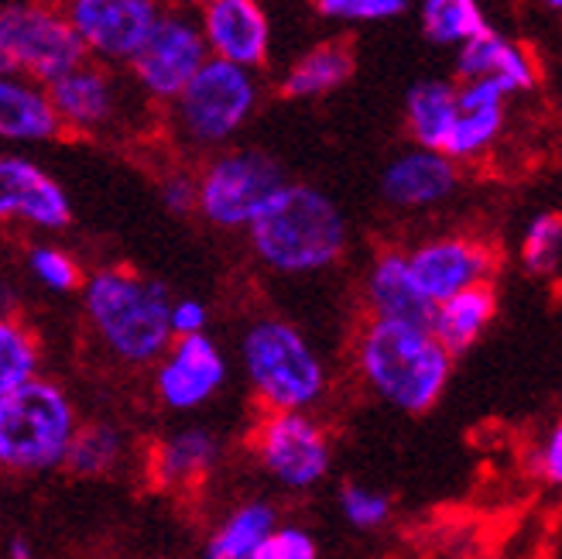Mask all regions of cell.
<instances>
[{
	"label": "cell",
	"instance_id": "cell-1",
	"mask_svg": "<svg viewBox=\"0 0 562 559\" xmlns=\"http://www.w3.org/2000/svg\"><path fill=\"white\" fill-rule=\"evenodd\" d=\"M255 261L274 275H316L347 250V216L308 182H281L244 227Z\"/></svg>",
	"mask_w": 562,
	"mask_h": 559
},
{
	"label": "cell",
	"instance_id": "cell-2",
	"mask_svg": "<svg viewBox=\"0 0 562 559\" xmlns=\"http://www.w3.org/2000/svg\"><path fill=\"white\" fill-rule=\"evenodd\" d=\"M79 302L100 347L127 368L155 365L172 344V289L161 278L140 275L127 265H103L82 278Z\"/></svg>",
	"mask_w": 562,
	"mask_h": 559
},
{
	"label": "cell",
	"instance_id": "cell-3",
	"mask_svg": "<svg viewBox=\"0 0 562 559\" xmlns=\"http://www.w3.org/2000/svg\"><path fill=\"white\" fill-rule=\"evenodd\" d=\"M357 368L374 395L418 415L439 402L453 371V357L429 326L371 316L357 337Z\"/></svg>",
	"mask_w": 562,
	"mask_h": 559
},
{
	"label": "cell",
	"instance_id": "cell-4",
	"mask_svg": "<svg viewBox=\"0 0 562 559\" xmlns=\"http://www.w3.org/2000/svg\"><path fill=\"white\" fill-rule=\"evenodd\" d=\"M261 103V79L223 59H206L182 93L168 103V134L186 152H220L247 127Z\"/></svg>",
	"mask_w": 562,
	"mask_h": 559
},
{
	"label": "cell",
	"instance_id": "cell-5",
	"mask_svg": "<svg viewBox=\"0 0 562 559\" xmlns=\"http://www.w3.org/2000/svg\"><path fill=\"white\" fill-rule=\"evenodd\" d=\"M240 360L250 388L268 412H305L326 391L319 354L281 316H261L244 329Z\"/></svg>",
	"mask_w": 562,
	"mask_h": 559
},
{
	"label": "cell",
	"instance_id": "cell-6",
	"mask_svg": "<svg viewBox=\"0 0 562 559\" xmlns=\"http://www.w3.org/2000/svg\"><path fill=\"white\" fill-rule=\"evenodd\" d=\"M76 426V409L66 388L38 374L27 378L0 395V467L14 473L59 467Z\"/></svg>",
	"mask_w": 562,
	"mask_h": 559
},
{
	"label": "cell",
	"instance_id": "cell-7",
	"mask_svg": "<svg viewBox=\"0 0 562 559\" xmlns=\"http://www.w3.org/2000/svg\"><path fill=\"white\" fill-rule=\"evenodd\" d=\"M281 182V161L261 148L210 152L195 172V213L216 231H244Z\"/></svg>",
	"mask_w": 562,
	"mask_h": 559
},
{
	"label": "cell",
	"instance_id": "cell-8",
	"mask_svg": "<svg viewBox=\"0 0 562 559\" xmlns=\"http://www.w3.org/2000/svg\"><path fill=\"white\" fill-rule=\"evenodd\" d=\"M82 59L87 52L55 0L0 4V76L52 82Z\"/></svg>",
	"mask_w": 562,
	"mask_h": 559
},
{
	"label": "cell",
	"instance_id": "cell-9",
	"mask_svg": "<svg viewBox=\"0 0 562 559\" xmlns=\"http://www.w3.org/2000/svg\"><path fill=\"white\" fill-rule=\"evenodd\" d=\"M206 59L210 52L200 32V18L186 8L165 4L158 24L131 55L124 72L131 87L151 107H168L182 93L186 82L203 69Z\"/></svg>",
	"mask_w": 562,
	"mask_h": 559
},
{
	"label": "cell",
	"instance_id": "cell-10",
	"mask_svg": "<svg viewBox=\"0 0 562 559\" xmlns=\"http://www.w3.org/2000/svg\"><path fill=\"white\" fill-rule=\"evenodd\" d=\"M45 90L55 118L63 124V134L106 137L124 124L127 97L134 87L114 66L82 59L72 69L59 72L52 82H45Z\"/></svg>",
	"mask_w": 562,
	"mask_h": 559
},
{
	"label": "cell",
	"instance_id": "cell-11",
	"mask_svg": "<svg viewBox=\"0 0 562 559\" xmlns=\"http://www.w3.org/2000/svg\"><path fill=\"white\" fill-rule=\"evenodd\" d=\"M87 59L124 69L158 24L165 0H55Z\"/></svg>",
	"mask_w": 562,
	"mask_h": 559
},
{
	"label": "cell",
	"instance_id": "cell-12",
	"mask_svg": "<svg viewBox=\"0 0 562 559\" xmlns=\"http://www.w3.org/2000/svg\"><path fill=\"white\" fill-rule=\"evenodd\" d=\"M8 223L38 234H59L72 223V203L63 182L18 152H0V227Z\"/></svg>",
	"mask_w": 562,
	"mask_h": 559
},
{
	"label": "cell",
	"instance_id": "cell-13",
	"mask_svg": "<svg viewBox=\"0 0 562 559\" xmlns=\"http://www.w3.org/2000/svg\"><path fill=\"white\" fill-rule=\"evenodd\" d=\"M255 446L268 473L285 488H313L329 470V439L305 412H268Z\"/></svg>",
	"mask_w": 562,
	"mask_h": 559
},
{
	"label": "cell",
	"instance_id": "cell-14",
	"mask_svg": "<svg viewBox=\"0 0 562 559\" xmlns=\"http://www.w3.org/2000/svg\"><path fill=\"white\" fill-rule=\"evenodd\" d=\"M223 381H227V360L206 333L172 337L155 360V391L165 409H200L223 388Z\"/></svg>",
	"mask_w": 562,
	"mask_h": 559
},
{
	"label": "cell",
	"instance_id": "cell-15",
	"mask_svg": "<svg viewBox=\"0 0 562 559\" xmlns=\"http://www.w3.org/2000/svg\"><path fill=\"white\" fill-rule=\"evenodd\" d=\"M415 286L432 305L457 295L460 289L481 286L494 271V255L484 241L473 237H436L408 250Z\"/></svg>",
	"mask_w": 562,
	"mask_h": 559
},
{
	"label": "cell",
	"instance_id": "cell-16",
	"mask_svg": "<svg viewBox=\"0 0 562 559\" xmlns=\"http://www.w3.org/2000/svg\"><path fill=\"white\" fill-rule=\"evenodd\" d=\"M200 32L210 59H223L255 72L268 66L271 24L258 0H213L200 11Z\"/></svg>",
	"mask_w": 562,
	"mask_h": 559
},
{
	"label": "cell",
	"instance_id": "cell-17",
	"mask_svg": "<svg viewBox=\"0 0 562 559\" xmlns=\"http://www.w3.org/2000/svg\"><path fill=\"white\" fill-rule=\"evenodd\" d=\"M460 182L457 161L446 152L432 148H412L398 158H391V165L381 176V195L384 203L395 210H426L453 195Z\"/></svg>",
	"mask_w": 562,
	"mask_h": 559
},
{
	"label": "cell",
	"instance_id": "cell-18",
	"mask_svg": "<svg viewBox=\"0 0 562 559\" xmlns=\"http://www.w3.org/2000/svg\"><path fill=\"white\" fill-rule=\"evenodd\" d=\"M363 299H368V310L374 320H398L415 326H429L436 310L415 286L408 255L398 247L378 250V258L368 268V278H363Z\"/></svg>",
	"mask_w": 562,
	"mask_h": 559
},
{
	"label": "cell",
	"instance_id": "cell-19",
	"mask_svg": "<svg viewBox=\"0 0 562 559\" xmlns=\"http://www.w3.org/2000/svg\"><path fill=\"white\" fill-rule=\"evenodd\" d=\"M63 137L45 82L27 76H0V142L45 145Z\"/></svg>",
	"mask_w": 562,
	"mask_h": 559
},
{
	"label": "cell",
	"instance_id": "cell-20",
	"mask_svg": "<svg viewBox=\"0 0 562 559\" xmlns=\"http://www.w3.org/2000/svg\"><path fill=\"white\" fill-rule=\"evenodd\" d=\"M357 55L350 42H323L302 52L281 76V97L285 100H319L329 97L353 79Z\"/></svg>",
	"mask_w": 562,
	"mask_h": 559
},
{
	"label": "cell",
	"instance_id": "cell-21",
	"mask_svg": "<svg viewBox=\"0 0 562 559\" xmlns=\"http://www.w3.org/2000/svg\"><path fill=\"white\" fill-rule=\"evenodd\" d=\"M494 313H497V292L491 289V282H481L436 302L429 329L449 350V357H460L481 340V333L491 326Z\"/></svg>",
	"mask_w": 562,
	"mask_h": 559
},
{
	"label": "cell",
	"instance_id": "cell-22",
	"mask_svg": "<svg viewBox=\"0 0 562 559\" xmlns=\"http://www.w3.org/2000/svg\"><path fill=\"white\" fill-rule=\"evenodd\" d=\"M457 76L460 79H481V76H501L512 82V90H531L536 87V66L525 55L521 45L501 38L491 27H484L481 35H473L460 45L457 55Z\"/></svg>",
	"mask_w": 562,
	"mask_h": 559
},
{
	"label": "cell",
	"instance_id": "cell-23",
	"mask_svg": "<svg viewBox=\"0 0 562 559\" xmlns=\"http://www.w3.org/2000/svg\"><path fill=\"white\" fill-rule=\"evenodd\" d=\"M457 121V87L446 79H422L405 97V124L418 148L442 152Z\"/></svg>",
	"mask_w": 562,
	"mask_h": 559
},
{
	"label": "cell",
	"instance_id": "cell-24",
	"mask_svg": "<svg viewBox=\"0 0 562 559\" xmlns=\"http://www.w3.org/2000/svg\"><path fill=\"white\" fill-rule=\"evenodd\" d=\"M220 457V446L206 429H182L168 436L158 454H155V470L158 481L165 484H192L206 478Z\"/></svg>",
	"mask_w": 562,
	"mask_h": 559
},
{
	"label": "cell",
	"instance_id": "cell-25",
	"mask_svg": "<svg viewBox=\"0 0 562 559\" xmlns=\"http://www.w3.org/2000/svg\"><path fill=\"white\" fill-rule=\"evenodd\" d=\"M42 347L35 329L18 313H0V395L38 374Z\"/></svg>",
	"mask_w": 562,
	"mask_h": 559
},
{
	"label": "cell",
	"instance_id": "cell-26",
	"mask_svg": "<svg viewBox=\"0 0 562 559\" xmlns=\"http://www.w3.org/2000/svg\"><path fill=\"white\" fill-rule=\"evenodd\" d=\"M121 454H124L121 429L110 423H90V426H76L63 467H69L79 478H103V473L117 467Z\"/></svg>",
	"mask_w": 562,
	"mask_h": 559
},
{
	"label": "cell",
	"instance_id": "cell-27",
	"mask_svg": "<svg viewBox=\"0 0 562 559\" xmlns=\"http://www.w3.org/2000/svg\"><path fill=\"white\" fill-rule=\"evenodd\" d=\"M504 127V103H484V107H457V121L449 131L442 152L453 161H470L484 155Z\"/></svg>",
	"mask_w": 562,
	"mask_h": 559
},
{
	"label": "cell",
	"instance_id": "cell-28",
	"mask_svg": "<svg viewBox=\"0 0 562 559\" xmlns=\"http://www.w3.org/2000/svg\"><path fill=\"white\" fill-rule=\"evenodd\" d=\"M487 27L476 0H422V32L436 45H463Z\"/></svg>",
	"mask_w": 562,
	"mask_h": 559
},
{
	"label": "cell",
	"instance_id": "cell-29",
	"mask_svg": "<svg viewBox=\"0 0 562 559\" xmlns=\"http://www.w3.org/2000/svg\"><path fill=\"white\" fill-rule=\"evenodd\" d=\"M274 528V512L268 505H244L227 525L213 536L206 559H250V552L258 549V543Z\"/></svg>",
	"mask_w": 562,
	"mask_h": 559
},
{
	"label": "cell",
	"instance_id": "cell-30",
	"mask_svg": "<svg viewBox=\"0 0 562 559\" xmlns=\"http://www.w3.org/2000/svg\"><path fill=\"white\" fill-rule=\"evenodd\" d=\"M27 275L35 278V282L48 292H79L82 278H87V271H82V265L76 261V255H69L66 247L59 244H35L32 250H27Z\"/></svg>",
	"mask_w": 562,
	"mask_h": 559
},
{
	"label": "cell",
	"instance_id": "cell-31",
	"mask_svg": "<svg viewBox=\"0 0 562 559\" xmlns=\"http://www.w3.org/2000/svg\"><path fill=\"white\" fill-rule=\"evenodd\" d=\"M562 255V216L559 213H542L531 220V227L521 244V258L531 271H552Z\"/></svg>",
	"mask_w": 562,
	"mask_h": 559
},
{
	"label": "cell",
	"instance_id": "cell-32",
	"mask_svg": "<svg viewBox=\"0 0 562 559\" xmlns=\"http://www.w3.org/2000/svg\"><path fill=\"white\" fill-rule=\"evenodd\" d=\"M323 18L340 24H374L408 11V0H316Z\"/></svg>",
	"mask_w": 562,
	"mask_h": 559
},
{
	"label": "cell",
	"instance_id": "cell-33",
	"mask_svg": "<svg viewBox=\"0 0 562 559\" xmlns=\"http://www.w3.org/2000/svg\"><path fill=\"white\" fill-rule=\"evenodd\" d=\"M340 508H344L350 525H357V528H378L391 515V501L384 494H378V491H368V488H360V484H347L340 491Z\"/></svg>",
	"mask_w": 562,
	"mask_h": 559
},
{
	"label": "cell",
	"instance_id": "cell-34",
	"mask_svg": "<svg viewBox=\"0 0 562 559\" xmlns=\"http://www.w3.org/2000/svg\"><path fill=\"white\" fill-rule=\"evenodd\" d=\"M158 200L172 216H192L195 213V172L192 169H168L158 182Z\"/></svg>",
	"mask_w": 562,
	"mask_h": 559
},
{
	"label": "cell",
	"instance_id": "cell-35",
	"mask_svg": "<svg viewBox=\"0 0 562 559\" xmlns=\"http://www.w3.org/2000/svg\"><path fill=\"white\" fill-rule=\"evenodd\" d=\"M250 559H316V543L302 528H278V533L271 528Z\"/></svg>",
	"mask_w": 562,
	"mask_h": 559
},
{
	"label": "cell",
	"instance_id": "cell-36",
	"mask_svg": "<svg viewBox=\"0 0 562 559\" xmlns=\"http://www.w3.org/2000/svg\"><path fill=\"white\" fill-rule=\"evenodd\" d=\"M210 313L203 299H172L168 305V326H172V337H189V333H206Z\"/></svg>",
	"mask_w": 562,
	"mask_h": 559
},
{
	"label": "cell",
	"instance_id": "cell-37",
	"mask_svg": "<svg viewBox=\"0 0 562 559\" xmlns=\"http://www.w3.org/2000/svg\"><path fill=\"white\" fill-rule=\"evenodd\" d=\"M542 473H546V481L562 484V423L552 429V436L542 446Z\"/></svg>",
	"mask_w": 562,
	"mask_h": 559
},
{
	"label": "cell",
	"instance_id": "cell-38",
	"mask_svg": "<svg viewBox=\"0 0 562 559\" xmlns=\"http://www.w3.org/2000/svg\"><path fill=\"white\" fill-rule=\"evenodd\" d=\"M11 559H32V546H27L24 539H14L11 543Z\"/></svg>",
	"mask_w": 562,
	"mask_h": 559
},
{
	"label": "cell",
	"instance_id": "cell-39",
	"mask_svg": "<svg viewBox=\"0 0 562 559\" xmlns=\"http://www.w3.org/2000/svg\"><path fill=\"white\" fill-rule=\"evenodd\" d=\"M168 4L186 8V11H203L206 4H213V0H168Z\"/></svg>",
	"mask_w": 562,
	"mask_h": 559
},
{
	"label": "cell",
	"instance_id": "cell-40",
	"mask_svg": "<svg viewBox=\"0 0 562 559\" xmlns=\"http://www.w3.org/2000/svg\"><path fill=\"white\" fill-rule=\"evenodd\" d=\"M546 8H552V11H562V0H542Z\"/></svg>",
	"mask_w": 562,
	"mask_h": 559
}]
</instances>
